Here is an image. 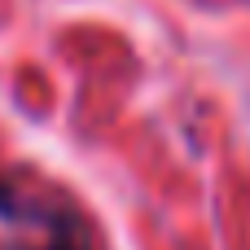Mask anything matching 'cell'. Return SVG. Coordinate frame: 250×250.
I'll use <instances>...</instances> for the list:
<instances>
[{"label":"cell","instance_id":"1","mask_svg":"<svg viewBox=\"0 0 250 250\" xmlns=\"http://www.w3.org/2000/svg\"><path fill=\"white\" fill-rule=\"evenodd\" d=\"M18 220H26V224H40V229L48 233V246H44V250H92L83 215H79V211H70V207L22 202V207H18Z\"/></svg>","mask_w":250,"mask_h":250}]
</instances>
